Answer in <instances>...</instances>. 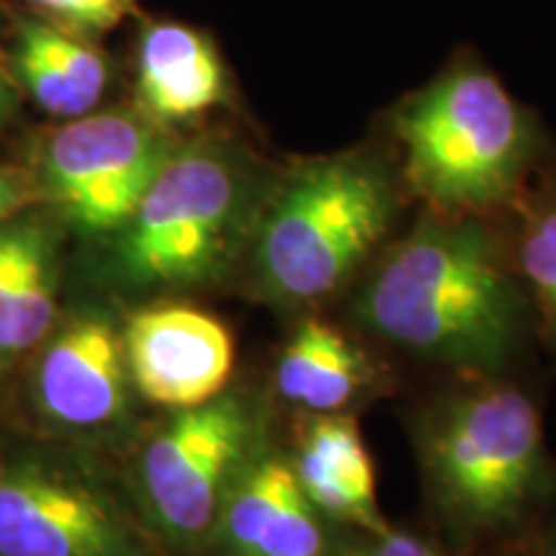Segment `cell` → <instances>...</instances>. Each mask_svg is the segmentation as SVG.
Instances as JSON below:
<instances>
[{
    "instance_id": "obj_14",
    "label": "cell",
    "mask_w": 556,
    "mask_h": 556,
    "mask_svg": "<svg viewBox=\"0 0 556 556\" xmlns=\"http://www.w3.org/2000/svg\"><path fill=\"white\" fill-rule=\"evenodd\" d=\"M139 111L160 127L197 122L229 101L225 60L204 31L150 21L137 41Z\"/></svg>"
},
{
    "instance_id": "obj_5",
    "label": "cell",
    "mask_w": 556,
    "mask_h": 556,
    "mask_svg": "<svg viewBox=\"0 0 556 556\" xmlns=\"http://www.w3.org/2000/svg\"><path fill=\"white\" fill-rule=\"evenodd\" d=\"M274 176L240 139L176 142L111 235V274L122 287L155 294L222 281L245 261Z\"/></svg>"
},
{
    "instance_id": "obj_16",
    "label": "cell",
    "mask_w": 556,
    "mask_h": 556,
    "mask_svg": "<svg viewBox=\"0 0 556 556\" xmlns=\"http://www.w3.org/2000/svg\"><path fill=\"white\" fill-rule=\"evenodd\" d=\"M9 62L31 101L65 122L96 111L109 90L106 54L83 34L41 16L18 21Z\"/></svg>"
},
{
    "instance_id": "obj_12",
    "label": "cell",
    "mask_w": 556,
    "mask_h": 556,
    "mask_svg": "<svg viewBox=\"0 0 556 556\" xmlns=\"http://www.w3.org/2000/svg\"><path fill=\"white\" fill-rule=\"evenodd\" d=\"M387 377L356 336L328 319L304 317L278 351L274 389L302 415H338L381 397Z\"/></svg>"
},
{
    "instance_id": "obj_13",
    "label": "cell",
    "mask_w": 556,
    "mask_h": 556,
    "mask_svg": "<svg viewBox=\"0 0 556 556\" xmlns=\"http://www.w3.org/2000/svg\"><path fill=\"white\" fill-rule=\"evenodd\" d=\"M287 451L299 484L325 516L366 536L387 531L374 458L356 415H304Z\"/></svg>"
},
{
    "instance_id": "obj_20",
    "label": "cell",
    "mask_w": 556,
    "mask_h": 556,
    "mask_svg": "<svg viewBox=\"0 0 556 556\" xmlns=\"http://www.w3.org/2000/svg\"><path fill=\"white\" fill-rule=\"evenodd\" d=\"M41 201L39 186L18 170L0 168V225Z\"/></svg>"
},
{
    "instance_id": "obj_4",
    "label": "cell",
    "mask_w": 556,
    "mask_h": 556,
    "mask_svg": "<svg viewBox=\"0 0 556 556\" xmlns=\"http://www.w3.org/2000/svg\"><path fill=\"white\" fill-rule=\"evenodd\" d=\"M377 131L413 204L443 214L500 217L552 152L539 116L475 50L392 103Z\"/></svg>"
},
{
    "instance_id": "obj_18",
    "label": "cell",
    "mask_w": 556,
    "mask_h": 556,
    "mask_svg": "<svg viewBox=\"0 0 556 556\" xmlns=\"http://www.w3.org/2000/svg\"><path fill=\"white\" fill-rule=\"evenodd\" d=\"M37 16L78 31L83 37L101 34L131 13L137 0H24Z\"/></svg>"
},
{
    "instance_id": "obj_23",
    "label": "cell",
    "mask_w": 556,
    "mask_h": 556,
    "mask_svg": "<svg viewBox=\"0 0 556 556\" xmlns=\"http://www.w3.org/2000/svg\"><path fill=\"white\" fill-rule=\"evenodd\" d=\"M554 528H556V526H554Z\"/></svg>"
},
{
    "instance_id": "obj_7",
    "label": "cell",
    "mask_w": 556,
    "mask_h": 556,
    "mask_svg": "<svg viewBox=\"0 0 556 556\" xmlns=\"http://www.w3.org/2000/svg\"><path fill=\"white\" fill-rule=\"evenodd\" d=\"M0 556H176L80 456L0 448Z\"/></svg>"
},
{
    "instance_id": "obj_22",
    "label": "cell",
    "mask_w": 556,
    "mask_h": 556,
    "mask_svg": "<svg viewBox=\"0 0 556 556\" xmlns=\"http://www.w3.org/2000/svg\"><path fill=\"white\" fill-rule=\"evenodd\" d=\"M9 109V58L0 50V119L5 116Z\"/></svg>"
},
{
    "instance_id": "obj_19",
    "label": "cell",
    "mask_w": 556,
    "mask_h": 556,
    "mask_svg": "<svg viewBox=\"0 0 556 556\" xmlns=\"http://www.w3.org/2000/svg\"><path fill=\"white\" fill-rule=\"evenodd\" d=\"M353 556H454L438 541L389 523L387 531L361 536Z\"/></svg>"
},
{
    "instance_id": "obj_1",
    "label": "cell",
    "mask_w": 556,
    "mask_h": 556,
    "mask_svg": "<svg viewBox=\"0 0 556 556\" xmlns=\"http://www.w3.org/2000/svg\"><path fill=\"white\" fill-rule=\"evenodd\" d=\"M353 328L454 377H505L536 330L500 217L417 206L353 283Z\"/></svg>"
},
{
    "instance_id": "obj_21",
    "label": "cell",
    "mask_w": 556,
    "mask_h": 556,
    "mask_svg": "<svg viewBox=\"0 0 556 556\" xmlns=\"http://www.w3.org/2000/svg\"><path fill=\"white\" fill-rule=\"evenodd\" d=\"M479 556H556V528L552 531H531L503 546L486 548Z\"/></svg>"
},
{
    "instance_id": "obj_8",
    "label": "cell",
    "mask_w": 556,
    "mask_h": 556,
    "mask_svg": "<svg viewBox=\"0 0 556 556\" xmlns=\"http://www.w3.org/2000/svg\"><path fill=\"white\" fill-rule=\"evenodd\" d=\"M168 131L142 111H90L67 119L39 150V193L67 225L111 238L170 155Z\"/></svg>"
},
{
    "instance_id": "obj_6",
    "label": "cell",
    "mask_w": 556,
    "mask_h": 556,
    "mask_svg": "<svg viewBox=\"0 0 556 556\" xmlns=\"http://www.w3.org/2000/svg\"><path fill=\"white\" fill-rule=\"evenodd\" d=\"M266 443V405L250 389L176 409L148 438L137 456L135 500L173 554L212 556L229 492Z\"/></svg>"
},
{
    "instance_id": "obj_11",
    "label": "cell",
    "mask_w": 556,
    "mask_h": 556,
    "mask_svg": "<svg viewBox=\"0 0 556 556\" xmlns=\"http://www.w3.org/2000/svg\"><path fill=\"white\" fill-rule=\"evenodd\" d=\"M129 379L144 402L189 409L219 397L235 371V340L219 317L184 302L137 309L122 330Z\"/></svg>"
},
{
    "instance_id": "obj_3",
    "label": "cell",
    "mask_w": 556,
    "mask_h": 556,
    "mask_svg": "<svg viewBox=\"0 0 556 556\" xmlns=\"http://www.w3.org/2000/svg\"><path fill=\"white\" fill-rule=\"evenodd\" d=\"M413 206L392 148H356L276 170L245 263L258 294L287 309L317 307L358 281L397 238Z\"/></svg>"
},
{
    "instance_id": "obj_10",
    "label": "cell",
    "mask_w": 556,
    "mask_h": 556,
    "mask_svg": "<svg viewBox=\"0 0 556 556\" xmlns=\"http://www.w3.org/2000/svg\"><path fill=\"white\" fill-rule=\"evenodd\" d=\"M361 536L312 503L289 451L268 441L229 492L212 556H353Z\"/></svg>"
},
{
    "instance_id": "obj_15",
    "label": "cell",
    "mask_w": 556,
    "mask_h": 556,
    "mask_svg": "<svg viewBox=\"0 0 556 556\" xmlns=\"http://www.w3.org/2000/svg\"><path fill=\"white\" fill-rule=\"evenodd\" d=\"M58 319L54 235L37 214L0 225V371L50 338Z\"/></svg>"
},
{
    "instance_id": "obj_9",
    "label": "cell",
    "mask_w": 556,
    "mask_h": 556,
    "mask_svg": "<svg viewBox=\"0 0 556 556\" xmlns=\"http://www.w3.org/2000/svg\"><path fill=\"white\" fill-rule=\"evenodd\" d=\"M131 394L122 328L106 312H78L45 340L31 397L52 428L73 435L109 433L129 417Z\"/></svg>"
},
{
    "instance_id": "obj_2",
    "label": "cell",
    "mask_w": 556,
    "mask_h": 556,
    "mask_svg": "<svg viewBox=\"0 0 556 556\" xmlns=\"http://www.w3.org/2000/svg\"><path fill=\"white\" fill-rule=\"evenodd\" d=\"M422 497L458 552L482 554L536 531L556 464L531 392L505 377H454L413 417Z\"/></svg>"
},
{
    "instance_id": "obj_17",
    "label": "cell",
    "mask_w": 556,
    "mask_h": 556,
    "mask_svg": "<svg viewBox=\"0 0 556 556\" xmlns=\"http://www.w3.org/2000/svg\"><path fill=\"white\" fill-rule=\"evenodd\" d=\"M513 263L531 302L533 325L556 356V150L503 212Z\"/></svg>"
}]
</instances>
